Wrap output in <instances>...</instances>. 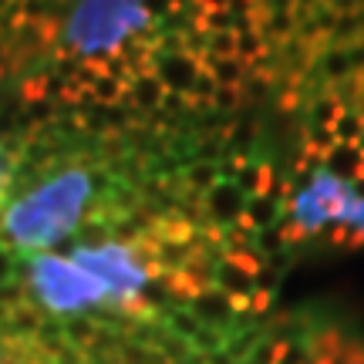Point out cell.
Returning <instances> with one entry per match:
<instances>
[{
    "label": "cell",
    "instance_id": "obj_3",
    "mask_svg": "<svg viewBox=\"0 0 364 364\" xmlns=\"http://www.w3.org/2000/svg\"><path fill=\"white\" fill-rule=\"evenodd\" d=\"M260 95L287 108L364 61V0H230Z\"/></svg>",
    "mask_w": 364,
    "mask_h": 364
},
{
    "label": "cell",
    "instance_id": "obj_6",
    "mask_svg": "<svg viewBox=\"0 0 364 364\" xmlns=\"http://www.w3.org/2000/svg\"><path fill=\"white\" fill-rule=\"evenodd\" d=\"M311 364H364V338L331 321H311Z\"/></svg>",
    "mask_w": 364,
    "mask_h": 364
},
{
    "label": "cell",
    "instance_id": "obj_2",
    "mask_svg": "<svg viewBox=\"0 0 364 364\" xmlns=\"http://www.w3.org/2000/svg\"><path fill=\"white\" fill-rule=\"evenodd\" d=\"M273 172L270 257L364 253V61L304 91Z\"/></svg>",
    "mask_w": 364,
    "mask_h": 364
},
{
    "label": "cell",
    "instance_id": "obj_7",
    "mask_svg": "<svg viewBox=\"0 0 364 364\" xmlns=\"http://www.w3.org/2000/svg\"><path fill=\"white\" fill-rule=\"evenodd\" d=\"M17 159L7 145H0V213H4V206H7V199H11L14 193V179H17Z\"/></svg>",
    "mask_w": 364,
    "mask_h": 364
},
{
    "label": "cell",
    "instance_id": "obj_4",
    "mask_svg": "<svg viewBox=\"0 0 364 364\" xmlns=\"http://www.w3.org/2000/svg\"><path fill=\"white\" fill-rule=\"evenodd\" d=\"M58 0H0V81L24 78Z\"/></svg>",
    "mask_w": 364,
    "mask_h": 364
},
{
    "label": "cell",
    "instance_id": "obj_5",
    "mask_svg": "<svg viewBox=\"0 0 364 364\" xmlns=\"http://www.w3.org/2000/svg\"><path fill=\"white\" fill-rule=\"evenodd\" d=\"M233 364H311V321H270Z\"/></svg>",
    "mask_w": 364,
    "mask_h": 364
},
{
    "label": "cell",
    "instance_id": "obj_1",
    "mask_svg": "<svg viewBox=\"0 0 364 364\" xmlns=\"http://www.w3.org/2000/svg\"><path fill=\"white\" fill-rule=\"evenodd\" d=\"M21 81L129 129H206L260 95L230 0H58Z\"/></svg>",
    "mask_w": 364,
    "mask_h": 364
}]
</instances>
